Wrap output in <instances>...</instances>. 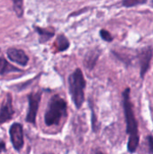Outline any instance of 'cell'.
Here are the masks:
<instances>
[{"label": "cell", "instance_id": "cell-1", "mask_svg": "<svg viewBox=\"0 0 153 154\" xmlns=\"http://www.w3.org/2000/svg\"><path fill=\"white\" fill-rule=\"evenodd\" d=\"M123 104L124 110V116L126 122V133L129 136L127 149L130 153H133L137 151L140 142L138 123L135 118L133 104L130 98V88H127L123 93Z\"/></svg>", "mask_w": 153, "mask_h": 154}, {"label": "cell", "instance_id": "cell-2", "mask_svg": "<svg viewBox=\"0 0 153 154\" xmlns=\"http://www.w3.org/2000/svg\"><path fill=\"white\" fill-rule=\"evenodd\" d=\"M67 115V103L58 95L53 96L49 103L48 109L44 116L46 125H58L63 116Z\"/></svg>", "mask_w": 153, "mask_h": 154}, {"label": "cell", "instance_id": "cell-3", "mask_svg": "<svg viewBox=\"0 0 153 154\" xmlns=\"http://www.w3.org/2000/svg\"><path fill=\"white\" fill-rule=\"evenodd\" d=\"M86 81L83 72L80 69H77L69 77V88L72 100L77 108H80L85 101L84 89Z\"/></svg>", "mask_w": 153, "mask_h": 154}, {"label": "cell", "instance_id": "cell-4", "mask_svg": "<svg viewBox=\"0 0 153 154\" xmlns=\"http://www.w3.org/2000/svg\"><path fill=\"white\" fill-rule=\"evenodd\" d=\"M41 97V92L31 93L28 96L29 107H28V112L26 116V121L32 125H35V122H36V116H37L38 109H39Z\"/></svg>", "mask_w": 153, "mask_h": 154}, {"label": "cell", "instance_id": "cell-5", "mask_svg": "<svg viewBox=\"0 0 153 154\" xmlns=\"http://www.w3.org/2000/svg\"><path fill=\"white\" fill-rule=\"evenodd\" d=\"M11 143L16 151H20L23 146V126L18 124L14 123L10 126L9 129Z\"/></svg>", "mask_w": 153, "mask_h": 154}, {"label": "cell", "instance_id": "cell-6", "mask_svg": "<svg viewBox=\"0 0 153 154\" xmlns=\"http://www.w3.org/2000/svg\"><path fill=\"white\" fill-rule=\"evenodd\" d=\"M153 51L151 47H145L141 50L139 53V60H140V75L141 78L143 79L148 69H150L151 61L152 59Z\"/></svg>", "mask_w": 153, "mask_h": 154}, {"label": "cell", "instance_id": "cell-7", "mask_svg": "<svg viewBox=\"0 0 153 154\" xmlns=\"http://www.w3.org/2000/svg\"><path fill=\"white\" fill-rule=\"evenodd\" d=\"M6 53H7V57L10 60H12L21 66H26L29 61L28 56L23 50L16 49V48H10L7 50Z\"/></svg>", "mask_w": 153, "mask_h": 154}, {"label": "cell", "instance_id": "cell-8", "mask_svg": "<svg viewBox=\"0 0 153 154\" xmlns=\"http://www.w3.org/2000/svg\"><path fill=\"white\" fill-rule=\"evenodd\" d=\"M14 114V110L12 104V97L10 94L6 96L4 105L0 108V125L9 121Z\"/></svg>", "mask_w": 153, "mask_h": 154}, {"label": "cell", "instance_id": "cell-9", "mask_svg": "<svg viewBox=\"0 0 153 154\" xmlns=\"http://www.w3.org/2000/svg\"><path fill=\"white\" fill-rule=\"evenodd\" d=\"M100 51L98 50H91L89 51L84 59V65L87 69H93V68L96 66V63L99 58Z\"/></svg>", "mask_w": 153, "mask_h": 154}, {"label": "cell", "instance_id": "cell-10", "mask_svg": "<svg viewBox=\"0 0 153 154\" xmlns=\"http://www.w3.org/2000/svg\"><path fill=\"white\" fill-rule=\"evenodd\" d=\"M34 29L39 34V41H40L41 43L48 42L54 35V30L53 29L41 28L39 26H35Z\"/></svg>", "mask_w": 153, "mask_h": 154}, {"label": "cell", "instance_id": "cell-11", "mask_svg": "<svg viewBox=\"0 0 153 154\" xmlns=\"http://www.w3.org/2000/svg\"><path fill=\"white\" fill-rule=\"evenodd\" d=\"M20 69L11 65L4 57H0V75H5L11 72H21Z\"/></svg>", "mask_w": 153, "mask_h": 154}, {"label": "cell", "instance_id": "cell-12", "mask_svg": "<svg viewBox=\"0 0 153 154\" xmlns=\"http://www.w3.org/2000/svg\"><path fill=\"white\" fill-rule=\"evenodd\" d=\"M55 46L59 51H64L69 47V42L65 35L60 34L58 36V38L55 42Z\"/></svg>", "mask_w": 153, "mask_h": 154}, {"label": "cell", "instance_id": "cell-13", "mask_svg": "<svg viewBox=\"0 0 153 154\" xmlns=\"http://www.w3.org/2000/svg\"><path fill=\"white\" fill-rule=\"evenodd\" d=\"M14 3V11L18 17H22L23 14V0H12Z\"/></svg>", "mask_w": 153, "mask_h": 154}, {"label": "cell", "instance_id": "cell-14", "mask_svg": "<svg viewBox=\"0 0 153 154\" xmlns=\"http://www.w3.org/2000/svg\"><path fill=\"white\" fill-rule=\"evenodd\" d=\"M146 1L147 0H123L122 4L125 7H133V6L145 4Z\"/></svg>", "mask_w": 153, "mask_h": 154}, {"label": "cell", "instance_id": "cell-15", "mask_svg": "<svg viewBox=\"0 0 153 154\" xmlns=\"http://www.w3.org/2000/svg\"><path fill=\"white\" fill-rule=\"evenodd\" d=\"M100 36H101V38H102L104 41H106V42H112V41H113V37H112L111 33H110L108 31H106V30L102 29V30L100 31Z\"/></svg>", "mask_w": 153, "mask_h": 154}, {"label": "cell", "instance_id": "cell-16", "mask_svg": "<svg viewBox=\"0 0 153 154\" xmlns=\"http://www.w3.org/2000/svg\"><path fill=\"white\" fill-rule=\"evenodd\" d=\"M147 143H148V151L149 153L153 154V136L149 135L147 136Z\"/></svg>", "mask_w": 153, "mask_h": 154}, {"label": "cell", "instance_id": "cell-17", "mask_svg": "<svg viewBox=\"0 0 153 154\" xmlns=\"http://www.w3.org/2000/svg\"><path fill=\"white\" fill-rule=\"evenodd\" d=\"M5 151V144L4 142H0V153Z\"/></svg>", "mask_w": 153, "mask_h": 154}, {"label": "cell", "instance_id": "cell-18", "mask_svg": "<svg viewBox=\"0 0 153 154\" xmlns=\"http://www.w3.org/2000/svg\"><path fill=\"white\" fill-rule=\"evenodd\" d=\"M94 154H105V153H104V152H100V151H95Z\"/></svg>", "mask_w": 153, "mask_h": 154}, {"label": "cell", "instance_id": "cell-19", "mask_svg": "<svg viewBox=\"0 0 153 154\" xmlns=\"http://www.w3.org/2000/svg\"><path fill=\"white\" fill-rule=\"evenodd\" d=\"M43 154H54V153H52V152H45V153H43Z\"/></svg>", "mask_w": 153, "mask_h": 154}, {"label": "cell", "instance_id": "cell-20", "mask_svg": "<svg viewBox=\"0 0 153 154\" xmlns=\"http://www.w3.org/2000/svg\"><path fill=\"white\" fill-rule=\"evenodd\" d=\"M152 6H153V1H152Z\"/></svg>", "mask_w": 153, "mask_h": 154}]
</instances>
